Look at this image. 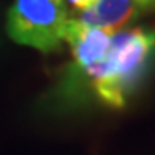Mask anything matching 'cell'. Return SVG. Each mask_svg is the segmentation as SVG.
Returning a JSON list of instances; mask_svg holds the SVG:
<instances>
[{"mask_svg":"<svg viewBox=\"0 0 155 155\" xmlns=\"http://www.w3.org/2000/svg\"><path fill=\"white\" fill-rule=\"evenodd\" d=\"M155 67V28L112 33L105 59L90 69L93 97L110 109L126 107Z\"/></svg>","mask_w":155,"mask_h":155,"instance_id":"cell-1","label":"cell"},{"mask_svg":"<svg viewBox=\"0 0 155 155\" xmlns=\"http://www.w3.org/2000/svg\"><path fill=\"white\" fill-rule=\"evenodd\" d=\"M67 21L64 0H14L7 11L5 31L16 43L52 54L64 41Z\"/></svg>","mask_w":155,"mask_h":155,"instance_id":"cell-2","label":"cell"},{"mask_svg":"<svg viewBox=\"0 0 155 155\" xmlns=\"http://www.w3.org/2000/svg\"><path fill=\"white\" fill-rule=\"evenodd\" d=\"M141 12L143 11L138 0H97V4L90 9L79 11V16L76 19L86 28L116 33L134 21Z\"/></svg>","mask_w":155,"mask_h":155,"instance_id":"cell-3","label":"cell"},{"mask_svg":"<svg viewBox=\"0 0 155 155\" xmlns=\"http://www.w3.org/2000/svg\"><path fill=\"white\" fill-rule=\"evenodd\" d=\"M69 4L78 11H84V9H90L91 5H95L97 0H69Z\"/></svg>","mask_w":155,"mask_h":155,"instance_id":"cell-4","label":"cell"},{"mask_svg":"<svg viewBox=\"0 0 155 155\" xmlns=\"http://www.w3.org/2000/svg\"><path fill=\"white\" fill-rule=\"evenodd\" d=\"M140 7L143 12H148V11H155V0H138Z\"/></svg>","mask_w":155,"mask_h":155,"instance_id":"cell-5","label":"cell"}]
</instances>
